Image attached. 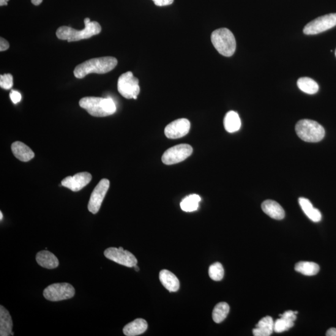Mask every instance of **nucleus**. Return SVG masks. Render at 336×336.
<instances>
[{"instance_id": "6ab92c4d", "label": "nucleus", "mask_w": 336, "mask_h": 336, "mask_svg": "<svg viewBox=\"0 0 336 336\" xmlns=\"http://www.w3.org/2000/svg\"><path fill=\"white\" fill-rule=\"evenodd\" d=\"M147 329V322L143 319H136L124 327L123 331L127 336H136L143 334Z\"/></svg>"}, {"instance_id": "9d476101", "label": "nucleus", "mask_w": 336, "mask_h": 336, "mask_svg": "<svg viewBox=\"0 0 336 336\" xmlns=\"http://www.w3.org/2000/svg\"><path fill=\"white\" fill-rule=\"evenodd\" d=\"M104 255L107 259L125 267L132 268L138 264L137 259L129 251L125 250L122 247L106 248Z\"/></svg>"}, {"instance_id": "5701e85b", "label": "nucleus", "mask_w": 336, "mask_h": 336, "mask_svg": "<svg viewBox=\"0 0 336 336\" xmlns=\"http://www.w3.org/2000/svg\"><path fill=\"white\" fill-rule=\"evenodd\" d=\"M297 87L306 94L313 95L319 91V86L315 81L310 78H301L297 80Z\"/></svg>"}, {"instance_id": "bb28decb", "label": "nucleus", "mask_w": 336, "mask_h": 336, "mask_svg": "<svg viewBox=\"0 0 336 336\" xmlns=\"http://www.w3.org/2000/svg\"><path fill=\"white\" fill-rule=\"evenodd\" d=\"M294 321L291 319L281 317L280 319H277L274 322V327L273 330L277 333H281L286 331L294 326Z\"/></svg>"}, {"instance_id": "a878e982", "label": "nucleus", "mask_w": 336, "mask_h": 336, "mask_svg": "<svg viewBox=\"0 0 336 336\" xmlns=\"http://www.w3.org/2000/svg\"><path fill=\"white\" fill-rule=\"evenodd\" d=\"M201 199L199 195H191L183 199L180 206L183 211L187 212L195 211L198 209Z\"/></svg>"}, {"instance_id": "1a4fd4ad", "label": "nucleus", "mask_w": 336, "mask_h": 336, "mask_svg": "<svg viewBox=\"0 0 336 336\" xmlns=\"http://www.w3.org/2000/svg\"><path fill=\"white\" fill-rule=\"evenodd\" d=\"M192 146L188 144H181L170 147L165 152L162 157V161L167 165L182 162L192 155Z\"/></svg>"}, {"instance_id": "a211bd4d", "label": "nucleus", "mask_w": 336, "mask_h": 336, "mask_svg": "<svg viewBox=\"0 0 336 336\" xmlns=\"http://www.w3.org/2000/svg\"><path fill=\"white\" fill-rule=\"evenodd\" d=\"M160 280L166 289L169 292H176L179 288L178 278L173 273L167 270H163L160 273Z\"/></svg>"}, {"instance_id": "72a5a7b5", "label": "nucleus", "mask_w": 336, "mask_h": 336, "mask_svg": "<svg viewBox=\"0 0 336 336\" xmlns=\"http://www.w3.org/2000/svg\"><path fill=\"white\" fill-rule=\"evenodd\" d=\"M32 4L38 6L40 5L43 2V0H31Z\"/></svg>"}, {"instance_id": "ddd939ff", "label": "nucleus", "mask_w": 336, "mask_h": 336, "mask_svg": "<svg viewBox=\"0 0 336 336\" xmlns=\"http://www.w3.org/2000/svg\"><path fill=\"white\" fill-rule=\"evenodd\" d=\"M92 177L91 174L87 172L79 173L73 176H68L62 180L61 184L62 186L68 189L78 192L86 187L91 181Z\"/></svg>"}, {"instance_id": "4c0bfd02", "label": "nucleus", "mask_w": 336, "mask_h": 336, "mask_svg": "<svg viewBox=\"0 0 336 336\" xmlns=\"http://www.w3.org/2000/svg\"><path fill=\"white\" fill-rule=\"evenodd\" d=\"M294 313L296 314V315H297V314L298 313V312H297V311H294Z\"/></svg>"}, {"instance_id": "f03ea898", "label": "nucleus", "mask_w": 336, "mask_h": 336, "mask_svg": "<svg viewBox=\"0 0 336 336\" xmlns=\"http://www.w3.org/2000/svg\"><path fill=\"white\" fill-rule=\"evenodd\" d=\"M85 28L83 30H77L69 26H61L57 29V37L59 40H67L68 42H79L89 39L97 35L102 31V27L96 21H91L89 18L84 20Z\"/></svg>"}, {"instance_id": "0eeeda50", "label": "nucleus", "mask_w": 336, "mask_h": 336, "mask_svg": "<svg viewBox=\"0 0 336 336\" xmlns=\"http://www.w3.org/2000/svg\"><path fill=\"white\" fill-rule=\"evenodd\" d=\"M75 293L74 288L69 283H54L45 289L43 295L49 301L59 302L72 298Z\"/></svg>"}, {"instance_id": "7c9ffc66", "label": "nucleus", "mask_w": 336, "mask_h": 336, "mask_svg": "<svg viewBox=\"0 0 336 336\" xmlns=\"http://www.w3.org/2000/svg\"><path fill=\"white\" fill-rule=\"evenodd\" d=\"M153 2L158 7H165L173 4L174 0H153Z\"/></svg>"}, {"instance_id": "4468645a", "label": "nucleus", "mask_w": 336, "mask_h": 336, "mask_svg": "<svg viewBox=\"0 0 336 336\" xmlns=\"http://www.w3.org/2000/svg\"><path fill=\"white\" fill-rule=\"evenodd\" d=\"M262 209L267 215L273 219L282 220L285 218V210L275 201H265L262 204Z\"/></svg>"}, {"instance_id": "2f4dec72", "label": "nucleus", "mask_w": 336, "mask_h": 336, "mask_svg": "<svg viewBox=\"0 0 336 336\" xmlns=\"http://www.w3.org/2000/svg\"><path fill=\"white\" fill-rule=\"evenodd\" d=\"M9 48L10 45L7 41L5 40L4 38H0V51L3 52L7 51Z\"/></svg>"}, {"instance_id": "cd10ccee", "label": "nucleus", "mask_w": 336, "mask_h": 336, "mask_svg": "<svg viewBox=\"0 0 336 336\" xmlns=\"http://www.w3.org/2000/svg\"><path fill=\"white\" fill-rule=\"evenodd\" d=\"M209 275L210 278L214 281L222 280L224 275V270L222 264L216 262L210 266Z\"/></svg>"}, {"instance_id": "b1692460", "label": "nucleus", "mask_w": 336, "mask_h": 336, "mask_svg": "<svg viewBox=\"0 0 336 336\" xmlns=\"http://www.w3.org/2000/svg\"><path fill=\"white\" fill-rule=\"evenodd\" d=\"M294 269L297 272L307 276H313L318 274L319 266L318 264L311 262H300L296 264Z\"/></svg>"}, {"instance_id": "473e14b6", "label": "nucleus", "mask_w": 336, "mask_h": 336, "mask_svg": "<svg viewBox=\"0 0 336 336\" xmlns=\"http://www.w3.org/2000/svg\"><path fill=\"white\" fill-rule=\"evenodd\" d=\"M326 335L327 336H336V328H330L327 330Z\"/></svg>"}, {"instance_id": "2eb2a0df", "label": "nucleus", "mask_w": 336, "mask_h": 336, "mask_svg": "<svg viewBox=\"0 0 336 336\" xmlns=\"http://www.w3.org/2000/svg\"><path fill=\"white\" fill-rule=\"evenodd\" d=\"M12 150L15 157L23 162H28L34 157V154L32 150L20 141L14 142L12 144Z\"/></svg>"}, {"instance_id": "f257e3e1", "label": "nucleus", "mask_w": 336, "mask_h": 336, "mask_svg": "<svg viewBox=\"0 0 336 336\" xmlns=\"http://www.w3.org/2000/svg\"><path fill=\"white\" fill-rule=\"evenodd\" d=\"M118 61L114 57H101L85 61L76 66L73 74L76 78L83 79L90 73L103 74L110 72L117 66Z\"/></svg>"}, {"instance_id": "aec40b11", "label": "nucleus", "mask_w": 336, "mask_h": 336, "mask_svg": "<svg viewBox=\"0 0 336 336\" xmlns=\"http://www.w3.org/2000/svg\"><path fill=\"white\" fill-rule=\"evenodd\" d=\"M274 321L271 316H267L259 321L253 329V334L255 336H269L274 330Z\"/></svg>"}, {"instance_id": "9b49d317", "label": "nucleus", "mask_w": 336, "mask_h": 336, "mask_svg": "<svg viewBox=\"0 0 336 336\" xmlns=\"http://www.w3.org/2000/svg\"><path fill=\"white\" fill-rule=\"evenodd\" d=\"M110 187V181L107 179H103L98 182L92 193L88 204V209L92 214H95L99 211L106 193Z\"/></svg>"}, {"instance_id": "20e7f679", "label": "nucleus", "mask_w": 336, "mask_h": 336, "mask_svg": "<svg viewBox=\"0 0 336 336\" xmlns=\"http://www.w3.org/2000/svg\"><path fill=\"white\" fill-rule=\"evenodd\" d=\"M211 42L215 49L223 56L231 57L236 51V39L228 28H220L213 31Z\"/></svg>"}, {"instance_id": "f704fd0d", "label": "nucleus", "mask_w": 336, "mask_h": 336, "mask_svg": "<svg viewBox=\"0 0 336 336\" xmlns=\"http://www.w3.org/2000/svg\"><path fill=\"white\" fill-rule=\"evenodd\" d=\"M8 1L9 0H0V6H7Z\"/></svg>"}, {"instance_id": "393cba45", "label": "nucleus", "mask_w": 336, "mask_h": 336, "mask_svg": "<svg viewBox=\"0 0 336 336\" xmlns=\"http://www.w3.org/2000/svg\"><path fill=\"white\" fill-rule=\"evenodd\" d=\"M230 311L228 303L221 302L215 306L212 312L213 320L216 323H220L227 318Z\"/></svg>"}, {"instance_id": "dca6fc26", "label": "nucleus", "mask_w": 336, "mask_h": 336, "mask_svg": "<svg viewBox=\"0 0 336 336\" xmlns=\"http://www.w3.org/2000/svg\"><path fill=\"white\" fill-rule=\"evenodd\" d=\"M13 326L12 318L9 311L2 305L0 306V335H13Z\"/></svg>"}, {"instance_id": "4be33fe9", "label": "nucleus", "mask_w": 336, "mask_h": 336, "mask_svg": "<svg viewBox=\"0 0 336 336\" xmlns=\"http://www.w3.org/2000/svg\"><path fill=\"white\" fill-rule=\"evenodd\" d=\"M223 125L227 132L234 133L241 127V120L239 114L234 111H230L226 114L223 120Z\"/></svg>"}, {"instance_id": "f3484780", "label": "nucleus", "mask_w": 336, "mask_h": 336, "mask_svg": "<svg viewBox=\"0 0 336 336\" xmlns=\"http://www.w3.org/2000/svg\"><path fill=\"white\" fill-rule=\"evenodd\" d=\"M38 264L47 269H54L59 266L58 259L53 253L48 250L41 251L35 257Z\"/></svg>"}, {"instance_id": "c85d7f7f", "label": "nucleus", "mask_w": 336, "mask_h": 336, "mask_svg": "<svg viewBox=\"0 0 336 336\" xmlns=\"http://www.w3.org/2000/svg\"><path fill=\"white\" fill-rule=\"evenodd\" d=\"M13 86V78L10 73L0 76V86L2 89L9 90Z\"/></svg>"}, {"instance_id": "6e6552de", "label": "nucleus", "mask_w": 336, "mask_h": 336, "mask_svg": "<svg viewBox=\"0 0 336 336\" xmlns=\"http://www.w3.org/2000/svg\"><path fill=\"white\" fill-rule=\"evenodd\" d=\"M336 26V13L320 16L306 25L303 32L307 35H315L327 31Z\"/></svg>"}, {"instance_id": "7ed1b4c3", "label": "nucleus", "mask_w": 336, "mask_h": 336, "mask_svg": "<svg viewBox=\"0 0 336 336\" xmlns=\"http://www.w3.org/2000/svg\"><path fill=\"white\" fill-rule=\"evenodd\" d=\"M79 105L92 116L104 117L116 113L117 107L110 98L86 97L79 101Z\"/></svg>"}, {"instance_id": "e433bc0d", "label": "nucleus", "mask_w": 336, "mask_h": 336, "mask_svg": "<svg viewBox=\"0 0 336 336\" xmlns=\"http://www.w3.org/2000/svg\"><path fill=\"white\" fill-rule=\"evenodd\" d=\"M0 216H1V217H0V220H2L3 217H4V216H3V214L2 211L0 212Z\"/></svg>"}, {"instance_id": "f8f14e48", "label": "nucleus", "mask_w": 336, "mask_h": 336, "mask_svg": "<svg viewBox=\"0 0 336 336\" xmlns=\"http://www.w3.org/2000/svg\"><path fill=\"white\" fill-rule=\"evenodd\" d=\"M190 127V122L188 119H177L166 127L165 134L169 139L182 138L189 133Z\"/></svg>"}, {"instance_id": "c9c22d12", "label": "nucleus", "mask_w": 336, "mask_h": 336, "mask_svg": "<svg viewBox=\"0 0 336 336\" xmlns=\"http://www.w3.org/2000/svg\"><path fill=\"white\" fill-rule=\"evenodd\" d=\"M134 268H135V270H136V272H138L139 270H140V269H139V267L137 266V265H136V266L134 267Z\"/></svg>"}, {"instance_id": "412c9836", "label": "nucleus", "mask_w": 336, "mask_h": 336, "mask_svg": "<svg viewBox=\"0 0 336 336\" xmlns=\"http://www.w3.org/2000/svg\"><path fill=\"white\" fill-rule=\"evenodd\" d=\"M298 201L303 211L311 220L314 222H320L322 218L321 213L313 207L310 200L305 198H300Z\"/></svg>"}, {"instance_id": "c756f323", "label": "nucleus", "mask_w": 336, "mask_h": 336, "mask_svg": "<svg viewBox=\"0 0 336 336\" xmlns=\"http://www.w3.org/2000/svg\"><path fill=\"white\" fill-rule=\"evenodd\" d=\"M10 96L11 100L14 103L20 102L21 100V95L20 92L16 91H12L10 92Z\"/></svg>"}, {"instance_id": "39448f33", "label": "nucleus", "mask_w": 336, "mask_h": 336, "mask_svg": "<svg viewBox=\"0 0 336 336\" xmlns=\"http://www.w3.org/2000/svg\"><path fill=\"white\" fill-rule=\"evenodd\" d=\"M295 130L302 140L316 143L324 138L325 130L323 127L313 120L305 119L297 123Z\"/></svg>"}, {"instance_id": "58836bf2", "label": "nucleus", "mask_w": 336, "mask_h": 336, "mask_svg": "<svg viewBox=\"0 0 336 336\" xmlns=\"http://www.w3.org/2000/svg\"><path fill=\"white\" fill-rule=\"evenodd\" d=\"M335 56H336V49H335Z\"/></svg>"}, {"instance_id": "423d86ee", "label": "nucleus", "mask_w": 336, "mask_h": 336, "mask_svg": "<svg viewBox=\"0 0 336 336\" xmlns=\"http://www.w3.org/2000/svg\"><path fill=\"white\" fill-rule=\"evenodd\" d=\"M117 87L120 94L127 99L136 100L140 92L138 79L130 71L120 76Z\"/></svg>"}]
</instances>
